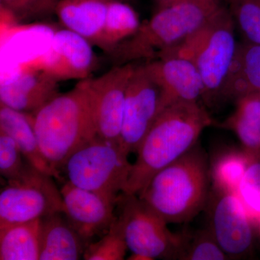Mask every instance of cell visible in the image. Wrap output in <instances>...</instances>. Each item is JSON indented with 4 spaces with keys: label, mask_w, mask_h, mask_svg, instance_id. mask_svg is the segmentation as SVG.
Returning <instances> with one entry per match:
<instances>
[{
    "label": "cell",
    "mask_w": 260,
    "mask_h": 260,
    "mask_svg": "<svg viewBox=\"0 0 260 260\" xmlns=\"http://www.w3.org/2000/svg\"><path fill=\"white\" fill-rule=\"evenodd\" d=\"M31 114L43 155L59 174L70 155L97 136L86 79Z\"/></svg>",
    "instance_id": "3957f363"
},
{
    "label": "cell",
    "mask_w": 260,
    "mask_h": 260,
    "mask_svg": "<svg viewBox=\"0 0 260 260\" xmlns=\"http://www.w3.org/2000/svg\"><path fill=\"white\" fill-rule=\"evenodd\" d=\"M256 92H260V45L238 43L224 88L223 102H235L243 95Z\"/></svg>",
    "instance_id": "d6986e66"
},
{
    "label": "cell",
    "mask_w": 260,
    "mask_h": 260,
    "mask_svg": "<svg viewBox=\"0 0 260 260\" xmlns=\"http://www.w3.org/2000/svg\"><path fill=\"white\" fill-rule=\"evenodd\" d=\"M2 8L18 18H24L22 0H1Z\"/></svg>",
    "instance_id": "f1b7e54d"
},
{
    "label": "cell",
    "mask_w": 260,
    "mask_h": 260,
    "mask_svg": "<svg viewBox=\"0 0 260 260\" xmlns=\"http://www.w3.org/2000/svg\"><path fill=\"white\" fill-rule=\"evenodd\" d=\"M63 213L40 220L39 260H78L83 257L87 245Z\"/></svg>",
    "instance_id": "2e32d148"
},
{
    "label": "cell",
    "mask_w": 260,
    "mask_h": 260,
    "mask_svg": "<svg viewBox=\"0 0 260 260\" xmlns=\"http://www.w3.org/2000/svg\"><path fill=\"white\" fill-rule=\"evenodd\" d=\"M228 256L218 245L210 230L201 231L188 243L180 256L186 260H223Z\"/></svg>",
    "instance_id": "83f0119b"
},
{
    "label": "cell",
    "mask_w": 260,
    "mask_h": 260,
    "mask_svg": "<svg viewBox=\"0 0 260 260\" xmlns=\"http://www.w3.org/2000/svg\"><path fill=\"white\" fill-rule=\"evenodd\" d=\"M60 0H41L38 4L34 15H44L53 12Z\"/></svg>",
    "instance_id": "f546056e"
},
{
    "label": "cell",
    "mask_w": 260,
    "mask_h": 260,
    "mask_svg": "<svg viewBox=\"0 0 260 260\" xmlns=\"http://www.w3.org/2000/svg\"><path fill=\"white\" fill-rule=\"evenodd\" d=\"M40 220L0 227V259L39 260Z\"/></svg>",
    "instance_id": "44dd1931"
},
{
    "label": "cell",
    "mask_w": 260,
    "mask_h": 260,
    "mask_svg": "<svg viewBox=\"0 0 260 260\" xmlns=\"http://www.w3.org/2000/svg\"><path fill=\"white\" fill-rule=\"evenodd\" d=\"M214 190L209 198L210 232L228 257L242 256L252 244V218L237 194Z\"/></svg>",
    "instance_id": "8fae6325"
},
{
    "label": "cell",
    "mask_w": 260,
    "mask_h": 260,
    "mask_svg": "<svg viewBox=\"0 0 260 260\" xmlns=\"http://www.w3.org/2000/svg\"><path fill=\"white\" fill-rule=\"evenodd\" d=\"M116 206L126 245L135 259H180L186 237L171 232L167 222L138 195L121 193Z\"/></svg>",
    "instance_id": "52a82bcc"
},
{
    "label": "cell",
    "mask_w": 260,
    "mask_h": 260,
    "mask_svg": "<svg viewBox=\"0 0 260 260\" xmlns=\"http://www.w3.org/2000/svg\"><path fill=\"white\" fill-rule=\"evenodd\" d=\"M135 62L114 67L101 76L86 79L96 135L120 143L126 89Z\"/></svg>",
    "instance_id": "30bf717a"
},
{
    "label": "cell",
    "mask_w": 260,
    "mask_h": 260,
    "mask_svg": "<svg viewBox=\"0 0 260 260\" xmlns=\"http://www.w3.org/2000/svg\"><path fill=\"white\" fill-rule=\"evenodd\" d=\"M116 1L124 2V3H125V2L129 1V0H116Z\"/></svg>",
    "instance_id": "d6a6232c"
},
{
    "label": "cell",
    "mask_w": 260,
    "mask_h": 260,
    "mask_svg": "<svg viewBox=\"0 0 260 260\" xmlns=\"http://www.w3.org/2000/svg\"><path fill=\"white\" fill-rule=\"evenodd\" d=\"M65 215L87 245L98 234L107 232L116 218V203L66 181L61 186Z\"/></svg>",
    "instance_id": "4fadbf2b"
},
{
    "label": "cell",
    "mask_w": 260,
    "mask_h": 260,
    "mask_svg": "<svg viewBox=\"0 0 260 260\" xmlns=\"http://www.w3.org/2000/svg\"><path fill=\"white\" fill-rule=\"evenodd\" d=\"M229 11L244 42L260 45V0H229Z\"/></svg>",
    "instance_id": "d4e9b609"
},
{
    "label": "cell",
    "mask_w": 260,
    "mask_h": 260,
    "mask_svg": "<svg viewBox=\"0 0 260 260\" xmlns=\"http://www.w3.org/2000/svg\"><path fill=\"white\" fill-rule=\"evenodd\" d=\"M128 247L126 245L120 222L117 217L100 240L91 242L85 249V260L124 259Z\"/></svg>",
    "instance_id": "cb8c5ba5"
},
{
    "label": "cell",
    "mask_w": 260,
    "mask_h": 260,
    "mask_svg": "<svg viewBox=\"0 0 260 260\" xmlns=\"http://www.w3.org/2000/svg\"><path fill=\"white\" fill-rule=\"evenodd\" d=\"M251 159L245 152H229L220 155L210 172L214 189L237 194L240 181Z\"/></svg>",
    "instance_id": "603a6c76"
},
{
    "label": "cell",
    "mask_w": 260,
    "mask_h": 260,
    "mask_svg": "<svg viewBox=\"0 0 260 260\" xmlns=\"http://www.w3.org/2000/svg\"><path fill=\"white\" fill-rule=\"evenodd\" d=\"M93 44L68 29L54 34L49 50L37 61L58 81L88 79L96 63Z\"/></svg>",
    "instance_id": "7c38bea8"
},
{
    "label": "cell",
    "mask_w": 260,
    "mask_h": 260,
    "mask_svg": "<svg viewBox=\"0 0 260 260\" xmlns=\"http://www.w3.org/2000/svg\"><path fill=\"white\" fill-rule=\"evenodd\" d=\"M128 155L120 143L95 136L75 150L62 169L73 185L116 203L129 179Z\"/></svg>",
    "instance_id": "8992f818"
},
{
    "label": "cell",
    "mask_w": 260,
    "mask_h": 260,
    "mask_svg": "<svg viewBox=\"0 0 260 260\" xmlns=\"http://www.w3.org/2000/svg\"><path fill=\"white\" fill-rule=\"evenodd\" d=\"M222 7L220 0H186L158 8L109 55L114 65L156 59L184 42Z\"/></svg>",
    "instance_id": "277c9868"
},
{
    "label": "cell",
    "mask_w": 260,
    "mask_h": 260,
    "mask_svg": "<svg viewBox=\"0 0 260 260\" xmlns=\"http://www.w3.org/2000/svg\"><path fill=\"white\" fill-rule=\"evenodd\" d=\"M52 178L30 164L20 179L8 181L0 192V227L63 213L62 196Z\"/></svg>",
    "instance_id": "ba28073f"
},
{
    "label": "cell",
    "mask_w": 260,
    "mask_h": 260,
    "mask_svg": "<svg viewBox=\"0 0 260 260\" xmlns=\"http://www.w3.org/2000/svg\"><path fill=\"white\" fill-rule=\"evenodd\" d=\"M59 82L36 61L2 84L0 103L20 112L32 114L59 95Z\"/></svg>",
    "instance_id": "9a60e30c"
},
{
    "label": "cell",
    "mask_w": 260,
    "mask_h": 260,
    "mask_svg": "<svg viewBox=\"0 0 260 260\" xmlns=\"http://www.w3.org/2000/svg\"><path fill=\"white\" fill-rule=\"evenodd\" d=\"M141 23L136 11L124 2L111 0L102 37L98 47L110 54L138 31Z\"/></svg>",
    "instance_id": "7402d4cb"
},
{
    "label": "cell",
    "mask_w": 260,
    "mask_h": 260,
    "mask_svg": "<svg viewBox=\"0 0 260 260\" xmlns=\"http://www.w3.org/2000/svg\"><path fill=\"white\" fill-rule=\"evenodd\" d=\"M0 131L11 137L24 158L34 168L56 179H61L43 155L34 129L32 116L0 103Z\"/></svg>",
    "instance_id": "ac0fdd59"
},
{
    "label": "cell",
    "mask_w": 260,
    "mask_h": 260,
    "mask_svg": "<svg viewBox=\"0 0 260 260\" xmlns=\"http://www.w3.org/2000/svg\"><path fill=\"white\" fill-rule=\"evenodd\" d=\"M210 171L199 142L157 173L138 194L168 223L190 221L209 202Z\"/></svg>",
    "instance_id": "7a4b0ae2"
},
{
    "label": "cell",
    "mask_w": 260,
    "mask_h": 260,
    "mask_svg": "<svg viewBox=\"0 0 260 260\" xmlns=\"http://www.w3.org/2000/svg\"><path fill=\"white\" fill-rule=\"evenodd\" d=\"M252 220L260 218V160H251L237 191Z\"/></svg>",
    "instance_id": "4316f807"
},
{
    "label": "cell",
    "mask_w": 260,
    "mask_h": 260,
    "mask_svg": "<svg viewBox=\"0 0 260 260\" xmlns=\"http://www.w3.org/2000/svg\"><path fill=\"white\" fill-rule=\"evenodd\" d=\"M30 164L25 158L14 140L0 131V174L8 181L23 177Z\"/></svg>",
    "instance_id": "484cf974"
},
{
    "label": "cell",
    "mask_w": 260,
    "mask_h": 260,
    "mask_svg": "<svg viewBox=\"0 0 260 260\" xmlns=\"http://www.w3.org/2000/svg\"><path fill=\"white\" fill-rule=\"evenodd\" d=\"M257 222H258V223H259V225H260V218L259 219V220H257Z\"/></svg>",
    "instance_id": "836d02e7"
},
{
    "label": "cell",
    "mask_w": 260,
    "mask_h": 260,
    "mask_svg": "<svg viewBox=\"0 0 260 260\" xmlns=\"http://www.w3.org/2000/svg\"><path fill=\"white\" fill-rule=\"evenodd\" d=\"M23 1L24 18L32 16L38 4L41 0H22Z\"/></svg>",
    "instance_id": "4dcf8cb0"
},
{
    "label": "cell",
    "mask_w": 260,
    "mask_h": 260,
    "mask_svg": "<svg viewBox=\"0 0 260 260\" xmlns=\"http://www.w3.org/2000/svg\"><path fill=\"white\" fill-rule=\"evenodd\" d=\"M213 123L200 102H176L166 107L137 150L123 192H141L157 173L194 146L203 130Z\"/></svg>",
    "instance_id": "6da1fadb"
},
{
    "label": "cell",
    "mask_w": 260,
    "mask_h": 260,
    "mask_svg": "<svg viewBox=\"0 0 260 260\" xmlns=\"http://www.w3.org/2000/svg\"><path fill=\"white\" fill-rule=\"evenodd\" d=\"M235 26L230 11L223 6L184 42L160 55L179 56L194 63L204 85L203 102L210 108L223 102L224 88L238 45Z\"/></svg>",
    "instance_id": "5b68a950"
},
{
    "label": "cell",
    "mask_w": 260,
    "mask_h": 260,
    "mask_svg": "<svg viewBox=\"0 0 260 260\" xmlns=\"http://www.w3.org/2000/svg\"><path fill=\"white\" fill-rule=\"evenodd\" d=\"M164 109L161 88L144 61L137 64L126 89L120 135V145L128 155L137 153Z\"/></svg>",
    "instance_id": "9c48e42d"
},
{
    "label": "cell",
    "mask_w": 260,
    "mask_h": 260,
    "mask_svg": "<svg viewBox=\"0 0 260 260\" xmlns=\"http://www.w3.org/2000/svg\"><path fill=\"white\" fill-rule=\"evenodd\" d=\"M111 0H60L54 12L63 26L99 45Z\"/></svg>",
    "instance_id": "e0dca14e"
},
{
    "label": "cell",
    "mask_w": 260,
    "mask_h": 260,
    "mask_svg": "<svg viewBox=\"0 0 260 260\" xmlns=\"http://www.w3.org/2000/svg\"><path fill=\"white\" fill-rule=\"evenodd\" d=\"M234 112L220 124L234 132L244 151L251 159H260V92L247 94L235 101Z\"/></svg>",
    "instance_id": "ffe728a7"
},
{
    "label": "cell",
    "mask_w": 260,
    "mask_h": 260,
    "mask_svg": "<svg viewBox=\"0 0 260 260\" xmlns=\"http://www.w3.org/2000/svg\"><path fill=\"white\" fill-rule=\"evenodd\" d=\"M184 1H186V0H155L158 5V8L178 4V3H182Z\"/></svg>",
    "instance_id": "1f68e13d"
},
{
    "label": "cell",
    "mask_w": 260,
    "mask_h": 260,
    "mask_svg": "<svg viewBox=\"0 0 260 260\" xmlns=\"http://www.w3.org/2000/svg\"><path fill=\"white\" fill-rule=\"evenodd\" d=\"M144 62L162 89L164 109L176 102H200L203 99V80L189 59L167 54Z\"/></svg>",
    "instance_id": "5bb4252c"
}]
</instances>
